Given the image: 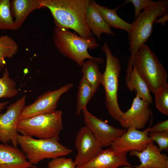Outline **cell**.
<instances>
[{
    "label": "cell",
    "instance_id": "7402d4cb",
    "mask_svg": "<svg viewBox=\"0 0 168 168\" xmlns=\"http://www.w3.org/2000/svg\"><path fill=\"white\" fill-rule=\"evenodd\" d=\"M2 68L0 67V73ZM16 87V82L10 76L8 70L6 68L2 77H0V111L3 110L8 102H2L1 98H11L16 96L18 92Z\"/></svg>",
    "mask_w": 168,
    "mask_h": 168
},
{
    "label": "cell",
    "instance_id": "2e32d148",
    "mask_svg": "<svg viewBox=\"0 0 168 168\" xmlns=\"http://www.w3.org/2000/svg\"><path fill=\"white\" fill-rule=\"evenodd\" d=\"M0 168H36L17 147L0 143Z\"/></svg>",
    "mask_w": 168,
    "mask_h": 168
},
{
    "label": "cell",
    "instance_id": "9c48e42d",
    "mask_svg": "<svg viewBox=\"0 0 168 168\" xmlns=\"http://www.w3.org/2000/svg\"><path fill=\"white\" fill-rule=\"evenodd\" d=\"M26 98V96L24 95L8 106L4 113L0 114V142L3 143L11 142L13 146L17 147L19 134L16 126L25 106Z\"/></svg>",
    "mask_w": 168,
    "mask_h": 168
},
{
    "label": "cell",
    "instance_id": "4316f807",
    "mask_svg": "<svg viewBox=\"0 0 168 168\" xmlns=\"http://www.w3.org/2000/svg\"><path fill=\"white\" fill-rule=\"evenodd\" d=\"M148 135L152 142L157 143L158 148L161 152L164 150L168 151V131L149 132Z\"/></svg>",
    "mask_w": 168,
    "mask_h": 168
},
{
    "label": "cell",
    "instance_id": "44dd1931",
    "mask_svg": "<svg viewBox=\"0 0 168 168\" xmlns=\"http://www.w3.org/2000/svg\"><path fill=\"white\" fill-rule=\"evenodd\" d=\"M98 63L96 60L89 59L84 62L81 70L82 77L91 85L95 93L102 81L103 74L99 70Z\"/></svg>",
    "mask_w": 168,
    "mask_h": 168
},
{
    "label": "cell",
    "instance_id": "ba28073f",
    "mask_svg": "<svg viewBox=\"0 0 168 168\" xmlns=\"http://www.w3.org/2000/svg\"><path fill=\"white\" fill-rule=\"evenodd\" d=\"M70 83L54 90H49L40 96L34 102L25 106L19 120L54 112L61 96L68 92L73 86Z\"/></svg>",
    "mask_w": 168,
    "mask_h": 168
},
{
    "label": "cell",
    "instance_id": "f1b7e54d",
    "mask_svg": "<svg viewBox=\"0 0 168 168\" xmlns=\"http://www.w3.org/2000/svg\"><path fill=\"white\" fill-rule=\"evenodd\" d=\"M132 3L134 7L135 19L141 12V10L155 4L156 1L151 0H127L121 6L122 7L127 3Z\"/></svg>",
    "mask_w": 168,
    "mask_h": 168
},
{
    "label": "cell",
    "instance_id": "9a60e30c",
    "mask_svg": "<svg viewBox=\"0 0 168 168\" xmlns=\"http://www.w3.org/2000/svg\"><path fill=\"white\" fill-rule=\"evenodd\" d=\"M129 154L140 160V164L134 166L135 168H168L167 155L161 153L153 142H150L142 151H131Z\"/></svg>",
    "mask_w": 168,
    "mask_h": 168
},
{
    "label": "cell",
    "instance_id": "30bf717a",
    "mask_svg": "<svg viewBox=\"0 0 168 168\" xmlns=\"http://www.w3.org/2000/svg\"><path fill=\"white\" fill-rule=\"evenodd\" d=\"M86 126L91 131L102 147L110 146L112 142L121 136L126 129L109 125L91 113L87 110L82 111Z\"/></svg>",
    "mask_w": 168,
    "mask_h": 168
},
{
    "label": "cell",
    "instance_id": "4fadbf2b",
    "mask_svg": "<svg viewBox=\"0 0 168 168\" xmlns=\"http://www.w3.org/2000/svg\"><path fill=\"white\" fill-rule=\"evenodd\" d=\"M131 107L125 113L119 122L125 129L134 127L139 130L145 127L152 116L149 105L136 95Z\"/></svg>",
    "mask_w": 168,
    "mask_h": 168
},
{
    "label": "cell",
    "instance_id": "ffe728a7",
    "mask_svg": "<svg viewBox=\"0 0 168 168\" xmlns=\"http://www.w3.org/2000/svg\"><path fill=\"white\" fill-rule=\"evenodd\" d=\"M126 87L132 92L136 91V95L149 105L152 104L153 98L146 83L139 75L135 67L133 69L129 78L126 80Z\"/></svg>",
    "mask_w": 168,
    "mask_h": 168
},
{
    "label": "cell",
    "instance_id": "277c9868",
    "mask_svg": "<svg viewBox=\"0 0 168 168\" xmlns=\"http://www.w3.org/2000/svg\"><path fill=\"white\" fill-rule=\"evenodd\" d=\"M59 136L52 138L38 139L32 137L19 135L17 142L28 161L35 165L46 159H53L64 156L72 152L59 142Z\"/></svg>",
    "mask_w": 168,
    "mask_h": 168
},
{
    "label": "cell",
    "instance_id": "d6986e66",
    "mask_svg": "<svg viewBox=\"0 0 168 168\" xmlns=\"http://www.w3.org/2000/svg\"><path fill=\"white\" fill-rule=\"evenodd\" d=\"M86 17L89 30L99 40H101V35L102 33L106 34L109 36L115 35V33L107 25L90 2L87 8Z\"/></svg>",
    "mask_w": 168,
    "mask_h": 168
},
{
    "label": "cell",
    "instance_id": "8992f818",
    "mask_svg": "<svg viewBox=\"0 0 168 168\" xmlns=\"http://www.w3.org/2000/svg\"><path fill=\"white\" fill-rule=\"evenodd\" d=\"M101 50L106 57V67L103 73L101 84L105 91V105L111 116L119 122L124 114L119 108L117 97L120 63L119 58L113 54L106 42L104 43Z\"/></svg>",
    "mask_w": 168,
    "mask_h": 168
},
{
    "label": "cell",
    "instance_id": "7a4b0ae2",
    "mask_svg": "<svg viewBox=\"0 0 168 168\" xmlns=\"http://www.w3.org/2000/svg\"><path fill=\"white\" fill-rule=\"evenodd\" d=\"M168 13V0H158L140 12L131 23L132 28L128 33L130 55L127 63L126 80L129 77L135 55L139 49L148 41L152 33L155 21Z\"/></svg>",
    "mask_w": 168,
    "mask_h": 168
},
{
    "label": "cell",
    "instance_id": "ac0fdd59",
    "mask_svg": "<svg viewBox=\"0 0 168 168\" xmlns=\"http://www.w3.org/2000/svg\"><path fill=\"white\" fill-rule=\"evenodd\" d=\"M90 2L110 28L120 29L128 33L130 31L132 28L131 24L123 20L116 12L117 10L121 7V6L113 9H110L105 6L99 5L95 0H91Z\"/></svg>",
    "mask_w": 168,
    "mask_h": 168
},
{
    "label": "cell",
    "instance_id": "8fae6325",
    "mask_svg": "<svg viewBox=\"0 0 168 168\" xmlns=\"http://www.w3.org/2000/svg\"><path fill=\"white\" fill-rule=\"evenodd\" d=\"M75 145L78 153L74 161L77 166L88 162L103 150L93 134L86 126L81 128L77 133Z\"/></svg>",
    "mask_w": 168,
    "mask_h": 168
},
{
    "label": "cell",
    "instance_id": "7c38bea8",
    "mask_svg": "<svg viewBox=\"0 0 168 168\" xmlns=\"http://www.w3.org/2000/svg\"><path fill=\"white\" fill-rule=\"evenodd\" d=\"M152 123V119L149 126L142 131L134 127L127 129L124 134L111 143L110 147L121 152L128 153L131 151H142L150 142H153L148 135Z\"/></svg>",
    "mask_w": 168,
    "mask_h": 168
},
{
    "label": "cell",
    "instance_id": "5bb4252c",
    "mask_svg": "<svg viewBox=\"0 0 168 168\" xmlns=\"http://www.w3.org/2000/svg\"><path fill=\"white\" fill-rule=\"evenodd\" d=\"M127 153L115 151L110 147L102 150L86 163L77 168H119L132 166L128 162Z\"/></svg>",
    "mask_w": 168,
    "mask_h": 168
},
{
    "label": "cell",
    "instance_id": "52a82bcc",
    "mask_svg": "<svg viewBox=\"0 0 168 168\" xmlns=\"http://www.w3.org/2000/svg\"><path fill=\"white\" fill-rule=\"evenodd\" d=\"M60 110L18 120L16 129L22 135L47 139L59 136L63 129Z\"/></svg>",
    "mask_w": 168,
    "mask_h": 168
},
{
    "label": "cell",
    "instance_id": "e0dca14e",
    "mask_svg": "<svg viewBox=\"0 0 168 168\" xmlns=\"http://www.w3.org/2000/svg\"><path fill=\"white\" fill-rule=\"evenodd\" d=\"M41 0H12L10 10L16 30L19 29L29 15L33 11L43 8Z\"/></svg>",
    "mask_w": 168,
    "mask_h": 168
},
{
    "label": "cell",
    "instance_id": "cb8c5ba5",
    "mask_svg": "<svg viewBox=\"0 0 168 168\" xmlns=\"http://www.w3.org/2000/svg\"><path fill=\"white\" fill-rule=\"evenodd\" d=\"M18 50L16 42L8 35L0 36V67L6 64V59L11 58L17 54Z\"/></svg>",
    "mask_w": 168,
    "mask_h": 168
},
{
    "label": "cell",
    "instance_id": "5b68a950",
    "mask_svg": "<svg viewBox=\"0 0 168 168\" xmlns=\"http://www.w3.org/2000/svg\"><path fill=\"white\" fill-rule=\"evenodd\" d=\"M138 73L146 84L150 91L155 94L167 82V71L155 53L146 44L139 49L133 62Z\"/></svg>",
    "mask_w": 168,
    "mask_h": 168
},
{
    "label": "cell",
    "instance_id": "484cf974",
    "mask_svg": "<svg viewBox=\"0 0 168 168\" xmlns=\"http://www.w3.org/2000/svg\"><path fill=\"white\" fill-rule=\"evenodd\" d=\"M155 103L159 111L168 115V84L164 83L155 94Z\"/></svg>",
    "mask_w": 168,
    "mask_h": 168
},
{
    "label": "cell",
    "instance_id": "1f68e13d",
    "mask_svg": "<svg viewBox=\"0 0 168 168\" xmlns=\"http://www.w3.org/2000/svg\"><path fill=\"white\" fill-rule=\"evenodd\" d=\"M121 168H135L134 167H133L132 166H122Z\"/></svg>",
    "mask_w": 168,
    "mask_h": 168
},
{
    "label": "cell",
    "instance_id": "f546056e",
    "mask_svg": "<svg viewBox=\"0 0 168 168\" xmlns=\"http://www.w3.org/2000/svg\"><path fill=\"white\" fill-rule=\"evenodd\" d=\"M168 131V120L158 122L152 126L150 127L149 132H163Z\"/></svg>",
    "mask_w": 168,
    "mask_h": 168
},
{
    "label": "cell",
    "instance_id": "4dcf8cb0",
    "mask_svg": "<svg viewBox=\"0 0 168 168\" xmlns=\"http://www.w3.org/2000/svg\"><path fill=\"white\" fill-rule=\"evenodd\" d=\"M168 20V14L165 15L158 19H156L154 22L156 24H160L163 26H164L165 23Z\"/></svg>",
    "mask_w": 168,
    "mask_h": 168
},
{
    "label": "cell",
    "instance_id": "6da1fadb",
    "mask_svg": "<svg viewBox=\"0 0 168 168\" xmlns=\"http://www.w3.org/2000/svg\"><path fill=\"white\" fill-rule=\"evenodd\" d=\"M91 0H41L50 11L54 25L74 30L85 38L93 37L87 24L86 15Z\"/></svg>",
    "mask_w": 168,
    "mask_h": 168
},
{
    "label": "cell",
    "instance_id": "83f0119b",
    "mask_svg": "<svg viewBox=\"0 0 168 168\" xmlns=\"http://www.w3.org/2000/svg\"><path fill=\"white\" fill-rule=\"evenodd\" d=\"M48 168H77L74 161L64 156L52 159L48 164Z\"/></svg>",
    "mask_w": 168,
    "mask_h": 168
},
{
    "label": "cell",
    "instance_id": "603a6c76",
    "mask_svg": "<svg viewBox=\"0 0 168 168\" xmlns=\"http://www.w3.org/2000/svg\"><path fill=\"white\" fill-rule=\"evenodd\" d=\"M95 93L87 81L82 77L79 82L77 96L76 113L80 115L82 110L87 109V105Z\"/></svg>",
    "mask_w": 168,
    "mask_h": 168
},
{
    "label": "cell",
    "instance_id": "d4e9b609",
    "mask_svg": "<svg viewBox=\"0 0 168 168\" xmlns=\"http://www.w3.org/2000/svg\"><path fill=\"white\" fill-rule=\"evenodd\" d=\"M0 30H17L11 12L9 0H0Z\"/></svg>",
    "mask_w": 168,
    "mask_h": 168
},
{
    "label": "cell",
    "instance_id": "3957f363",
    "mask_svg": "<svg viewBox=\"0 0 168 168\" xmlns=\"http://www.w3.org/2000/svg\"><path fill=\"white\" fill-rule=\"evenodd\" d=\"M72 33L68 29L54 25L53 40L59 53L82 67L84 60L88 58L102 63L104 59L91 56L88 49H94L99 46L93 37L85 38Z\"/></svg>",
    "mask_w": 168,
    "mask_h": 168
}]
</instances>
